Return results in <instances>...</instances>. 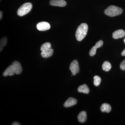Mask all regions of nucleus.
Segmentation results:
<instances>
[{
    "mask_svg": "<svg viewBox=\"0 0 125 125\" xmlns=\"http://www.w3.org/2000/svg\"><path fill=\"white\" fill-rule=\"evenodd\" d=\"M88 25L85 23L81 24L76 30L75 37L78 41H82L87 35L88 31Z\"/></svg>",
    "mask_w": 125,
    "mask_h": 125,
    "instance_id": "nucleus-1",
    "label": "nucleus"
},
{
    "mask_svg": "<svg viewBox=\"0 0 125 125\" xmlns=\"http://www.w3.org/2000/svg\"><path fill=\"white\" fill-rule=\"evenodd\" d=\"M122 12L123 10L121 8L114 5L110 6L104 11L105 14L110 17L120 15Z\"/></svg>",
    "mask_w": 125,
    "mask_h": 125,
    "instance_id": "nucleus-2",
    "label": "nucleus"
},
{
    "mask_svg": "<svg viewBox=\"0 0 125 125\" xmlns=\"http://www.w3.org/2000/svg\"><path fill=\"white\" fill-rule=\"evenodd\" d=\"M32 8V5L30 2L24 3L18 9L17 14L19 16H23L29 13Z\"/></svg>",
    "mask_w": 125,
    "mask_h": 125,
    "instance_id": "nucleus-3",
    "label": "nucleus"
},
{
    "mask_svg": "<svg viewBox=\"0 0 125 125\" xmlns=\"http://www.w3.org/2000/svg\"><path fill=\"white\" fill-rule=\"evenodd\" d=\"M69 69L73 75H76V74L79 73L80 71L79 66L77 60H74L71 62L70 65Z\"/></svg>",
    "mask_w": 125,
    "mask_h": 125,
    "instance_id": "nucleus-4",
    "label": "nucleus"
},
{
    "mask_svg": "<svg viewBox=\"0 0 125 125\" xmlns=\"http://www.w3.org/2000/svg\"><path fill=\"white\" fill-rule=\"evenodd\" d=\"M37 28L39 31H43L50 29L51 26L49 23L47 22H42L37 24Z\"/></svg>",
    "mask_w": 125,
    "mask_h": 125,
    "instance_id": "nucleus-5",
    "label": "nucleus"
},
{
    "mask_svg": "<svg viewBox=\"0 0 125 125\" xmlns=\"http://www.w3.org/2000/svg\"><path fill=\"white\" fill-rule=\"evenodd\" d=\"M49 4L52 6L63 7L66 6V2L64 0H51Z\"/></svg>",
    "mask_w": 125,
    "mask_h": 125,
    "instance_id": "nucleus-6",
    "label": "nucleus"
},
{
    "mask_svg": "<svg viewBox=\"0 0 125 125\" xmlns=\"http://www.w3.org/2000/svg\"><path fill=\"white\" fill-rule=\"evenodd\" d=\"M103 45V42L102 40H99V41L96 43L95 46L93 47L90 51V56H94L96 54V50L97 49L102 46Z\"/></svg>",
    "mask_w": 125,
    "mask_h": 125,
    "instance_id": "nucleus-7",
    "label": "nucleus"
},
{
    "mask_svg": "<svg viewBox=\"0 0 125 125\" xmlns=\"http://www.w3.org/2000/svg\"><path fill=\"white\" fill-rule=\"evenodd\" d=\"M11 65L16 74L19 75L21 73L22 69L19 62L17 61H14L12 62Z\"/></svg>",
    "mask_w": 125,
    "mask_h": 125,
    "instance_id": "nucleus-8",
    "label": "nucleus"
},
{
    "mask_svg": "<svg viewBox=\"0 0 125 125\" xmlns=\"http://www.w3.org/2000/svg\"><path fill=\"white\" fill-rule=\"evenodd\" d=\"M125 36V32L123 30H118L113 33V37L114 39L122 38Z\"/></svg>",
    "mask_w": 125,
    "mask_h": 125,
    "instance_id": "nucleus-9",
    "label": "nucleus"
},
{
    "mask_svg": "<svg viewBox=\"0 0 125 125\" xmlns=\"http://www.w3.org/2000/svg\"><path fill=\"white\" fill-rule=\"evenodd\" d=\"M77 101L75 99L73 98H69L66 101L64 104V106L65 107H70L76 105Z\"/></svg>",
    "mask_w": 125,
    "mask_h": 125,
    "instance_id": "nucleus-10",
    "label": "nucleus"
},
{
    "mask_svg": "<svg viewBox=\"0 0 125 125\" xmlns=\"http://www.w3.org/2000/svg\"><path fill=\"white\" fill-rule=\"evenodd\" d=\"M15 73L14 71L12 65H10L9 67H7L3 73V75L4 76H11L13 75Z\"/></svg>",
    "mask_w": 125,
    "mask_h": 125,
    "instance_id": "nucleus-11",
    "label": "nucleus"
},
{
    "mask_svg": "<svg viewBox=\"0 0 125 125\" xmlns=\"http://www.w3.org/2000/svg\"><path fill=\"white\" fill-rule=\"evenodd\" d=\"M78 121L80 123H84L86 122L87 119V114L86 112L83 111L80 112L78 115Z\"/></svg>",
    "mask_w": 125,
    "mask_h": 125,
    "instance_id": "nucleus-12",
    "label": "nucleus"
},
{
    "mask_svg": "<svg viewBox=\"0 0 125 125\" xmlns=\"http://www.w3.org/2000/svg\"><path fill=\"white\" fill-rule=\"evenodd\" d=\"M54 53V50L51 48L45 52H41V56L44 58H49L53 55Z\"/></svg>",
    "mask_w": 125,
    "mask_h": 125,
    "instance_id": "nucleus-13",
    "label": "nucleus"
},
{
    "mask_svg": "<svg viewBox=\"0 0 125 125\" xmlns=\"http://www.w3.org/2000/svg\"><path fill=\"white\" fill-rule=\"evenodd\" d=\"M78 91L79 93L88 94L89 93L90 90L87 85L86 84H84L78 87Z\"/></svg>",
    "mask_w": 125,
    "mask_h": 125,
    "instance_id": "nucleus-14",
    "label": "nucleus"
},
{
    "mask_svg": "<svg viewBox=\"0 0 125 125\" xmlns=\"http://www.w3.org/2000/svg\"><path fill=\"white\" fill-rule=\"evenodd\" d=\"M111 106L109 104L104 103L101 105V110L102 112H106L109 113L111 111Z\"/></svg>",
    "mask_w": 125,
    "mask_h": 125,
    "instance_id": "nucleus-15",
    "label": "nucleus"
},
{
    "mask_svg": "<svg viewBox=\"0 0 125 125\" xmlns=\"http://www.w3.org/2000/svg\"><path fill=\"white\" fill-rule=\"evenodd\" d=\"M112 68V65L111 63L107 61H106L103 62L102 65V69L104 71L108 72Z\"/></svg>",
    "mask_w": 125,
    "mask_h": 125,
    "instance_id": "nucleus-16",
    "label": "nucleus"
},
{
    "mask_svg": "<svg viewBox=\"0 0 125 125\" xmlns=\"http://www.w3.org/2000/svg\"><path fill=\"white\" fill-rule=\"evenodd\" d=\"M52 48L51 44L48 42H45L41 46L40 50L42 52H45Z\"/></svg>",
    "mask_w": 125,
    "mask_h": 125,
    "instance_id": "nucleus-17",
    "label": "nucleus"
},
{
    "mask_svg": "<svg viewBox=\"0 0 125 125\" xmlns=\"http://www.w3.org/2000/svg\"><path fill=\"white\" fill-rule=\"evenodd\" d=\"M7 43V38L6 37H4L1 39L0 42V51H2L3 47L6 45Z\"/></svg>",
    "mask_w": 125,
    "mask_h": 125,
    "instance_id": "nucleus-18",
    "label": "nucleus"
},
{
    "mask_svg": "<svg viewBox=\"0 0 125 125\" xmlns=\"http://www.w3.org/2000/svg\"><path fill=\"white\" fill-rule=\"evenodd\" d=\"M94 83L96 87H97L100 85L101 82V79L99 76H95L94 77Z\"/></svg>",
    "mask_w": 125,
    "mask_h": 125,
    "instance_id": "nucleus-19",
    "label": "nucleus"
},
{
    "mask_svg": "<svg viewBox=\"0 0 125 125\" xmlns=\"http://www.w3.org/2000/svg\"><path fill=\"white\" fill-rule=\"evenodd\" d=\"M120 67L121 70L123 71H125V59L121 63Z\"/></svg>",
    "mask_w": 125,
    "mask_h": 125,
    "instance_id": "nucleus-20",
    "label": "nucleus"
},
{
    "mask_svg": "<svg viewBox=\"0 0 125 125\" xmlns=\"http://www.w3.org/2000/svg\"><path fill=\"white\" fill-rule=\"evenodd\" d=\"M12 125H20L21 124L20 123H18V122H13L12 124Z\"/></svg>",
    "mask_w": 125,
    "mask_h": 125,
    "instance_id": "nucleus-21",
    "label": "nucleus"
},
{
    "mask_svg": "<svg viewBox=\"0 0 125 125\" xmlns=\"http://www.w3.org/2000/svg\"><path fill=\"white\" fill-rule=\"evenodd\" d=\"M121 54L122 56H125V48L123 51L122 52H121Z\"/></svg>",
    "mask_w": 125,
    "mask_h": 125,
    "instance_id": "nucleus-22",
    "label": "nucleus"
},
{
    "mask_svg": "<svg viewBox=\"0 0 125 125\" xmlns=\"http://www.w3.org/2000/svg\"><path fill=\"white\" fill-rule=\"evenodd\" d=\"M2 13L1 11H0V19L1 20L2 19Z\"/></svg>",
    "mask_w": 125,
    "mask_h": 125,
    "instance_id": "nucleus-23",
    "label": "nucleus"
},
{
    "mask_svg": "<svg viewBox=\"0 0 125 125\" xmlns=\"http://www.w3.org/2000/svg\"><path fill=\"white\" fill-rule=\"evenodd\" d=\"M124 43H125V39H124Z\"/></svg>",
    "mask_w": 125,
    "mask_h": 125,
    "instance_id": "nucleus-24",
    "label": "nucleus"
}]
</instances>
